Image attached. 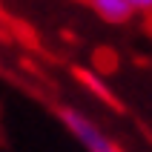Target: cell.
Returning <instances> with one entry per match:
<instances>
[{
	"mask_svg": "<svg viewBox=\"0 0 152 152\" xmlns=\"http://www.w3.org/2000/svg\"><path fill=\"white\" fill-rule=\"evenodd\" d=\"M60 121H63L66 129L80 141V144H83L86 152H124L92 118H89V115H83V112L66 106V109H60Z\"/></svg>",
	"mask_w": 152,
	"mask_h": 152,
	"instance_id": "cell-1",
	"label": "cell"
},
{
	"mask_svg": "<svg viewBox=\"0 0 152 152\" xmlns=\"http://www.w3.org/2000/svg\"><path fill=\"white\" fill-rule=\"evenodd\" d=\"M89 6L106 23H126L129 17L135 15V9L129 6L126 0H89Z\"/></svg>",
	"mask_w": 152,
	"mask_h": 152,
	"instance_id": "cell-2",
	"label": "cell"
},
{
	"mask_svg": "<svg viewBox=\"0 0 152 152\" xmlns=\"http://www.w3.org/2000/svg\"><path fill=\"white\" fill-rule=\"evenodd\" d=\"M77 77H80V80H83V83L89 86V89H92L95 95H101V98H103L106 103H112V95H109V89H103V86L98 83V80H95V75H89V72H77Z\"/></svg>",
	"mask_w": 152,
	"mask_h": 152,
	"instance_id": "cell-3",
	"label": "cell"
},
{
	"mask_svg": "<svg viewBox=\"0 0 152 152\" xmlns=\"http://www.w3.org/2000/svg\"><path fill=\"white\" fill-rule=\"evenodd\" d=\"M135 12H152V0H126Z\"/></svg>",
	"mask_w": 152,
	"mask_h": 152,
	"instance_id": "cell-4",
	"label": "cell"
}]
</instances>
